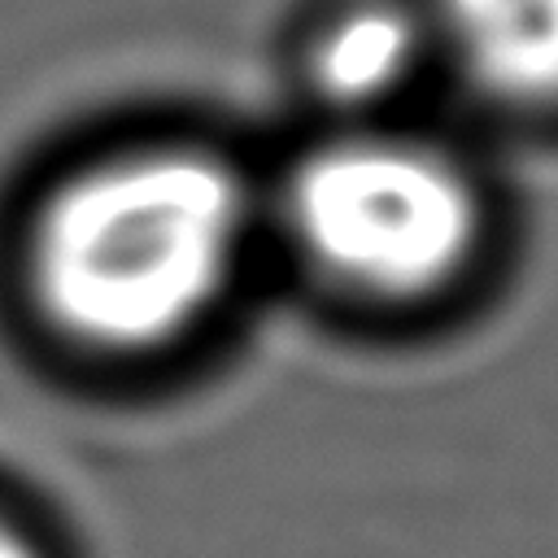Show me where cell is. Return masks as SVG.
<instances>
[{"label":"cell","instance_id":"6da1fadb","mask_svg":"<svg viewBox=\"0 0 558 558\" xmlns=\"http://www.w3.org/2000/svg\"><path fill=\"white\" fill-rule=\"evenodd\" d=\"M240 166L192 140H126L52 170L17 222L31 318L100 362L161 357L231 301L257 235Z\"/></svg>","mask_w":558,"mask_h":558},{"label":"cell","instance_id":"7a4b0ae2","mask_svg":"<svg viewBox=\"0 0 558 558\" xmlns=\"http://www.w3.org/2000/svg\"><path fill=\"white\" fill-rule=\"evenodd\" d=\"M275 218L318 283L379 310L445 296L488 231L475 174L449 148L384 126L310 144L279 183Z\"/></svg>","mask_w":558,"mask_h":558},{"label":"cell","instance_id":"3957f363","mask_svg":"<svg viewBox=\"0 0 558 558\" xmlns=\"http://www.w3.org/2000/svg\"><path fill=\"white\" fill-rule=\"evenodd\" d=\"M432 44L506 109L558 105V0H427Z\"/></svg>","mask_w":558,"mask_h":558},{"label":"cell","instance_id":"277c9868","mask_svg":"<svg viewBox=\"0 0 558 558\" xmlns=\"http://www.w3.org/2000/svg\"><path fill=\"white\" fill-rule=\"evenodd\" d=\"M427 48V17L405 0H349L314 31L305 78L336 109H379L418 74Z\"/></svg>","mask_w":558,"mask_h":558},{"label":"cell","instance_id":"5b68a950","mask_svg":"<svg viewBox=\"0 0 558 558\" xmlns=\"http://www.w3.org/2000/svg\"><path fill=\"white\" fill-rule=\"evenodd\" d=\"M0 558H52V549L22 514L0 506Z\"/></svg>","mask_w":558,"mask_h":558}]
</instances>
